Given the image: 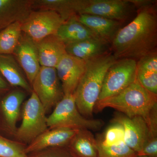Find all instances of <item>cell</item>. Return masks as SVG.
<instances>
[{
	"label": "cell",
	"instance_id": "cell-1",
	"mask_svg": "<svg viewBox=\"0 0 157 157\" xmlns=\"http://www.w3.org/2000/svg\"><path fill=\"white\" fill-rule=\"evenodd\" d=\"M137 15L113 38L110 51L117 59L136 61L157 51V15L154 4L137 9Z\"/></svg>",
	"mask_w": 157,
	"mask_h": 157
},
{
	"label": "cell",
	"instance_id": "cell-2",
	"mask_svg": "<svg viewBox=\"0 0 157 157\" xmlns=\"http://www.w3.org/2000/svg\"><path fill=\"white\" fill-rule=\"evenodd\" d=\"M117 60L110 52L86 61L85 71L73 94L77 109L85 117H92L105 75Z\"/></svg>",
	"mask_w": 157,
	"mask_h": 157
},
{
	"label": "cell",
	"instance_id": "cell-3",
	"mask_svg": "<svg viewBox=\"0 0 157 157\" xmlns=\"http://www.w3.org/2000/svg\"><path fill=\"white\" fill-rule=\"evenodd\" d=\"M156 105L157 95L145 89L137 79L117 94L98 101L94 111L111 108L129 118L140 117L147 124L151 111Z\"/></svg>",
	"mask_w": 157,
	"mask_h": 157
},
{
	"label": "cell",
	"instance_id": "cell-4",
	"mask_svg": "<svg viewBox=\"0 0 157 157\" xmlns=\"http://www.w3.org/2000/svg\"><path fill=\"white\" fill-rule=\"evenodd\" d=\"M47 126L51 129L57 128L86 129L96 131L104 126L103 121L87 118L78 111L73 94L64 95L48 117Z\"/></svg>",
	"mask_w": 157,
	"mask_h": 157
},
{
	"label": "cell",
	"instance_id": "cell-5",
	"mask_svg": "<svg viewBox=\"0 0 157 157\" xmlns=\"http://www.w3.org/2000/svg\"><path fill=\"white\" fill-rule=\"evenodd\" d=\"M136 70V60H117L105 75L98 102L117 94L134 82L137 79Z\"/></svg>",
	"mask_w": 157,
	"mask_h": 157
},
{
	"label": "cell",
	"instance_id": "cell-6",
	"mask_svg": "<svg viewBox=\"0 0 157 157\" xmlns=\"http://www.w3.org/2000/svg\"><path fill=\"white\" fill-rule=\"evenodd\" d=\"M135 9L131 0H77V15H96L122 23Z\"/></svg>",
	"mask_w": 157,
	"mask_h": 157
},
{
	"label": "cell",
	"instance_id": "cell-7",
	"mask_svg": "<svg viewBox=\"0 0 157 157\" xmlns=\"http://www.w3.org/2000/svg\"><path fill=\"white\" fill-rule=\"evenodd\" d=\"M45 109L33 91L24 105L22 119L20 126L16 132L20 140L33 141L36 137L47 131V117Z\"/></svg>",
	"mask_w": 157,
	"mask_h": 157
},
{
	"label": "cell",
	"instance_id": "cell-8",
	"mask_svg": "<svg viewBox=\"0 0 157 157\" xmlns=\"http://www.w3.org/2000/svg\"><path fill=\"white\" fill-rule=\"evenodd\" d=\"M64 21L55 11H33L21 23V31L24 35L36 44L48 36L56 35Z\"/></svg>",
	"mask_w": 157,
	"mask_h": 157
},
{
	"label": "cell",
	"instance_id": "cell-9",
	"mask_svg": "<svg viewBox=\"0 0 157 157\" xmlns=\"http://www.w3.org/2000/svg\"><path fill=\"white\" fill-rule=\"evenodd\" d=\"M45 112L60 101L64 96L61 83L56 68L41 67L32 85Z\"/></svg>",
	"mask_w": 157,
	"mask_h": 157
},
{
	"label": "cell",
	"instance_id": "cell-10",
	"mask_svg": "<svg viewBox=\"0 0 157 157\" xmlns=\"http://www.w3.org/2000/svg\"><path fill=\"white\" fill-rule=\"evenodd\" d=\"M86 64L85 61L68 54L59 62L55 68L64 95L74 94L85 71Z\"/></svg>",
	"mask_w": 157,
	"mask_h": 157
},
{
	"label": "cell",
	"instance_id": "cell-11",
	"mask_svg": "<svg viewBox=\"0 0 157 157\" xmlns=\"http://www.w3.org/2000/svg\"><path fill=\"white\" fill-rule=\"evenodd\" d=\"M112 122H117L124 129V142L138 154L150 137L148 126L144 119L140 117L129 118L124 115H117Z\"/></svg>",
	"mask_w": 157,
	"mask_h": 157
},
{
	"label": "cell",
	"instance_id": "cell-12",
	"mask_svg": "<svg viewBox=\"0 0 157 157\" xmlns=\"http://www.w3.org/2000/svg\"><path fill=\"white\" fill-rule=\"evenodd\" d=\"M13 55L32 85L41 67L36 44L22 33Z\"/></svg>",
	"mask_w": 157,
	"mask_h": 157
},
{
	"label": "cell",
	"instance_id": "cell-13",
	"mask_svg": "<svg viewBox=\"0 0 157 157\" xmlns=\"http://www.w3.org/2000/svg\"><path fill=\"white\" fill-rule=\"evenodd\" d=\"M79 130L64 128L51 129L36 137L25 149V151L27 153L48 147L65 146L70 144Z\"/></svg>",
	"mask_w": 157,
	"mask_h": 157
},
{
	"label": "cell",
	"instance_id": "cell-14",
	"mask_svg": "<svg viewBox=\"0 0 157 157\" xmlns=\"http://www.w3.org/2000/svg\"><path fill=\"white\" fill-rule=\"evenodd\" d=\"M75 17L99 39L110 45L116 35L122 28L121 22L96 15L78 14Z\"/></svg>",
	"mask_w": 157,
	"mask_h": 157
},
{
	"label": "cell",
	"instance_id": "cell-15",
	"mask_svg": "<svg viewBox=\"0 0 157 157\" xmlns=\"http://www.w3.org/2000/svg\"><path fill=\"white\" fill-rule=\"evenodd\" d=\"M36 45L41 67L55 68L67 54L66 45L56 35L48 36Z\"/></svg>",
	"mask_w": 157,
	"mask_h": 157
},
{
	"label": "cell",
	"instance_id": "cell-16",
	"mask_svg": "<svg viewBox=\"0 0 157 157\" xmlns=\"http://www.w3.org/2000/svg\"><path fill=\"white\" fill-rule=\"evenodd\" d=\"M33 0H0V29L16 22L21 23L33 9Z\"/></svg>",
	"mask_w": 157,
	"mask_h": 157
},
{
	"label": "cell",
	"instance_id": "cell-17",
	"mask_svg": "<svg viewBox=\"0 0 157 157\" xmlns=\"http://www.w3.org/2000/svg\"><path fill=\"white\" fill-rule=\"evenodd\" d=\"M67 54L83 60H89L110 52V45L98 38L66 45Z\"/></svg>",
	"mask_w": 157,
	"mask_h": 157
},
{
	"label": "cell",
	"instance_id": "cell-18",
	"mask_svg": "<svg viewBox=\"0 0 157 157\" xmlns=\"http://www.w3.org/2000/svg\"><path fill=\"white\" fill-rule=\"evenodd\" d=\"M136 76L143 87L157 95V51L137 61Z\"/></svg>",
	"mask_w": 157,
	"mask_h": 157
},
{
	"label": "cell",
	"instance_id": "cell-19",
	"mask_svg": "<svg viewBox=\"0 0 157 157\" xmlns=\"http://www.w3.org/2000/svg\"><path fill=\"white\" fill-rule=\"evenodd\" d=\"M56 35L66 45L98 38L87 27L78 21L75 16L65 21L59 29Z\"/></svg>",
	"mask_w": 157,
	"mask_h": 157
},
{
	"label": "cell",
	"instance_id": "cell-20",
	"mask_svg": "<svg viewBox=\"0 0 157 157\" xmlns=\"http://www.w3.org/2000/svg\"><path fill=\"white\" fill-rule=\"evenodd\" d=\"M0 73L12 86L33 91L24 76L22 69L12 55L0 54Z\"/></svg>",
	"mask_w": 157,
	"mask_h": 157
},
{
	"label": "cell",
	"instance_id": "cell-21",
	"mask_svg": "<svg viewBox=\"0 0 157 157\" xmlns=\"http://www.w3.org/2000/svg\"><path fill=\"white\" fill-rule=\"evenodd\" d=\"M69 144L76 157H98L97 139L90 130H79Z\"/></svg>",
	"mask_w": 157,
	"mask_h": 157
},
{
	"label": "cell",
	"instance_id": "cell-22",
	"mask_svg": "<svg viewBox=\"0 0 157 157\" xmlns=\"http://www.w3.org/2000/svg\"><path fill=\"white\" fill-rule=\"evenodd\" d=\"M25 98V94L21 90L9 93L1 102V107L8 126L12 130L16 128L21 106Z\"/></svg>",
	"mask_w": 157,
	"mask_h": 157
},
{
	"label": "cell",
	"instance_id": "cell-23",
	"mask_svg": "<svg viewBox=\"0 0 157 157\" xmlns=\"http://www.w3.org/2000/svg\"><path fill=\"white\" fill-rule=\"evenodd\" d=\"M77 0H33V9L55 11L67 20L77 15Z\"/></svg>",
	"mask_w": 157,
	"mask_h": 157
},
{
	"label": "cell",
	"instance_id": "cell-24",
	"mask_svg": "<svg viewBox=\"0 0 157 157\" xmlns=\"http://www.w3.org/2000/svg\"><path fill=\"white\" fill-rule=\"evenodd\" d=\"M21 22L10 25L0 32V54L12 55L22 35Z\"/></svg>",
	"mask_w": 157,
	"mask_h": 157
},
{
	"label": "cell",
	"instance_id": "cell-25",
	"mask_svg": "<svg viewBox=\"0 0 157 157\" xmlns=\"http://www.w3.org/2000/svg\"><path fill=\"white\" fill-rule=\"evenodd\" d=\"M97 143L98 157H136L137 155L124 141L110 146L102 145L98 140Z\"/></svg>",
	"mask_w": 157,
	"mask_h": 157
},
{
	"label": "cell",
	"instance_id": "cell-26",
	"mask_svg": "<svg viewBox=\"0 0 157 157\" xmlns=\"http://www.w3.org/2000/svg\"><path fill=\"white\" fill-rule=\"evenodd\" d=\"M113 124L106 130L103 137L97 139L98 142L104 146L117 144L124 141V129L122 125L117 122Z\"/></svg>",
	"mask_w": 157,
	"mask_h": 157
},
{
	"label": "cell",
	"instance_id": "cell-27",
	"mask_svg": "<svg viewBox=\"0 0 157 157\" xmlns=\"http://www.w3.org/2000/svg\"><path fill=\"white\" fill-rule=\"evenodd\" d=\"M0 157H28L17 144L0 136Z\"/></svg>",
	"mask_w": 157,
	"mask_h": 157
},
{
	"label": "cell",
	"instance_id": "cell-28",
	"mask_svg": "<svg viewBox=\"0 0 157 157\" xmlns=\"http://www.w3.org/2000/svg\"><path fill=\"white\" fill-rule=\"evenodd\" d=\"M137 155L157 157V137L150 136Z\"/></svg>",
	"mask_w": 157,
	"mask_h": 157
},
{
	"label": "cell",
	"instance_id": "cell-29",
	"mask_svg": "<svg viewBox=\"0 0 157 157\" xmlns=\"http://www.w3.org/2000/svg\"><path fill=\"white\" fill-rule=\"evenodd\" d=\"M150 135L157 137V105L152 109L147 123Z\"/></svg>",
	"mask_w": 157,
	"mask_h": 157
},
{
	"label": "cell",
	"instance_id": "cell-30",
	"mask_svg": "<svg viewBox=\"0 0 157 157\" xmlns=\"http://www.w3.org/2000/svg\"><path fill=\"white\" fill-rule=\"evenodd\" d=\"M9 87L8 83L0 76V92L6 91L9 90Z\"/></svg>",
	"mask_w": 157,
	"mask_h": 157
},
{
	"label": "cell",
	"instance_id": "cell-31",
	"mask_svg": "<svg viewBox=\"0 0 157 157\" xmlns=\"http://www.w3.org/2000/svg\"><path fill=\"white\" fill-rule=\"evenodd\" d=\"M136 157H148L145 156H140V155H137Z\"/></svg>",
	"mask_w": 157,
	"mask_h": 157
},
{
	"label": "cell",
	"instance_id": "cell-32",
	"mask_svg": "<svg viewBox=\"0 0 157 157\" xmlns=\"http://www.w3.org/2000/svg\"><path fill=\"white\" fill-rule=\"evenodd\" d=\"M66 157V156H64V157L61 156V157Z\"/></svg>",
	"mask_w": 157,
	"mask_h": 157
}]
</instances>
